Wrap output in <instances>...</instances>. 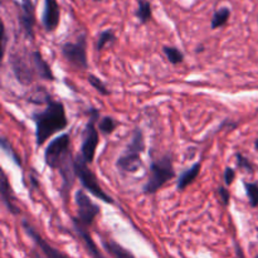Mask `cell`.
<instances>
[{
  "instance_id": "1",
  "label": "cell",
  "mask_w": 258,
  "mask_h": 258,
  "mask_svg": "<svg viewBox=\"0 0 258 258\" xmlns=\"http://www.w3.org/2000/svg\"><path fill=\"white\" fill-rule=\"evenodd\" d=\"M71 140L68 134L58 136L48 144L44 151V160L49 168L55 169L63 178V190L68 191L73 185V179L76 178L75 160H72V154L70 150Z\"/></svg>"
},
{
  "instance_id": "2",
  "label": "cell",
  "mask_w": 258,
  "mask_h": 258,
  "mask_svg": "<svg viewBox=\"0 0 258 258\" xmlns=\"http://www.w3.org/2000/svg\"><path fill=\"white\" fill-rule=\"evenodd\" d=\"M45 108L43 111L32 113V118L35 122V138L37 145L40 146L55 133L64 130L68 125L67 116H66L64 105L62 102L47 98Z\"/></svg>"
},
{
  "instance_id": "3",
  "label": "cell",
  "mask_w": 258,
  "mask_h": 258,
  "mask_svg": "<svg viewBox=\"0 0 258 258\" xmlns=\"http://www.w3.org/2000/svg\"><path fill=\"white\" fill-rule=\"evenodd\" d=\"M145 150V139L144 133L140 127L134 130L131 141L126 146L125 151L118 156L116 161V166L123 173H135L143 165L141 161V154Z\"/></svg>"
},
{
  "instance_id": "4",
  "label": "cell",
  "mask_w": 258,
  "mask_h": 258,
  "mask_svg": "<svg viewBox=\"0 0 258 258\" xmlns=\"http://www.w3.org/2000/svg\"><path fill=\"white\" fill-rule=\"evenodd\" d=\"M175 176L170 155L154 160L150 165V178L144 185V193L154 194Z\"/></svg>"
},
{
  "instance_id": "5",
  "label": "cell",
  "mask_w": 258,
  "mask_h": 258,
  "mask_svg": "<svg viewBox=\"0 0 258 258\" xmlns=\"http://www.w3.org/2000/svg\"><path fill=\"white\" fill-rule=\"evenodd\" d=\"M75 170L76 176L80 179L81 184H82V186L86 190H88L93 197H96V198L100 199V201L105 202V203L113 204V199L102 190L101 185L98 184L97 178H96L95 174L90 170V168H88L87 163H86L85 159L82 158V155L77 156V158L75 159Z\"/></svg>"
},
{
  "instance_id": "6",
  "label": "cell",
  "mask_w": 258,
  "mask_h": 258,
  "mask_svg": "<svg viewBox=\"0 0 258 258\" xmlns=\"http://www.w3.org/2000/svg\"><path fill=\"white\" fill-rule=\"evenodd\" d=\"M75 201L78 208V217L73 218V226L82 227L87 229L93 223L96 217L100 214V207L93 203L83 190H77L75 194Z\"/></svg>"
},
{
  "instance_id": "7",
  "label": "cell",
  "mask_w": 258,
  "mask_h": 258,
  "mask_svg": "<svg viewBox=\"0 0 258 258\" xmlns=\"http://www.w3.org/2000/svg\"><path fill=\"white\" fill-rule=\"evenodd\" d=\"M100 117V113L96 108H92L91 110V118L90 121L86 125L85 131L82 134V146H81V155L85 159L86 163L90 164L92 163L93 159H95L96 149L98 146V141H100V138H98V130L96 128V120H98Z\"/></svg>"
},
{
  "instance_id": "8",
  "label": "cell",
  "mask_w": 258,
  "mask_h": 258,
  "mask_svg": "<svg viewBox=\"0 0 258 258\" xmlns=\"http://www.w3.org/2000/svg\"><path fill=\"white\" fill-rule=\"evenodd\" d=\"M62 54L71 66L77 70H87V52H86V37L81 35L77 42H68L62 45Z\"/></svg>"
},
{
  "instance_id": "9",
  "label": "cell",
  "mask_w": 258,
  "mask_h": 258,
  "mask_svg": "<svg viewBox=\"0 0 258 258\" xmlns=\"http://www.w3.org/2000/svg\"><path fill=\"white\" fill-rule=\"evenodd\" d=\"M10 66H12L14 76L22 85L32 83L34 76L37 75L30 53L29 54H12Z\"/></svg>"
},
{
  "instance_id": "10",
  "label": "cell",
  "mask_w": 258,
  "mask_h": 258,
  "mask_svg": "<svg viewBox=\"0 0 258 258\" xmlns=\"http://www.w3.org/2000/svg\"><path fill=\"white\" fill-rule=\"evenodd\" d=\"M23 228L25 229V232L28 233V236L34 241V243L37 244L38 248L40 249L42 254L45 258H70L67 254H64L63 252H60L59 249H57L55 247H53L52 244L48 243L29 223L27 222H23Z\"/></svg>"
},
{
  "instance_id": "11",
  "label": "cell",
  "mask_w": 258,
  "mask_h": 258,
  "mask_svg": "<svg viewBox=\"0 0 258 258\" xmlns=\"http://www.w3.org/2000/svg\"><path fill=\"white\" fill-rule=\"evenodd\" d=\"M22 12L19 15V23L20 27L25 32V34L29 38L34 37V24H35V17H34V5H33L32 0H22Z\"/></svg>"
},
{
  "instance_id": "12",
  "label": "cell",
  "mask_w": 258,
  "mask_h": 258,
  "mask_svg": "<svg viewBox=\"0 0 258 258\" xmlns=\"http://www.w3.org/2000/svg\"><path fill=\"white\" fill-rule=\"evenodd\" d=\"M45 30L53 32L59 24V7L57 0H44V12L42 17Z\"/></svg>"
},
{
  "instance_id": "13",
  "label": "cell",
  "mask_w": 258,
  "mask_h": 258,
  "mask_svg": "<svg viewBox=\"0 0 258 258\" xmlns=\"http://www.w3.org/2000/svg\"><path fill=\"white\" fill-rule=\"evenodd\" d=\"M30 55H32L33 64H34L35 72L39 76L40 78L47 81H53L54 80V76H53L52 71H50V67L48 66V63L43 59V55L39 50H34V52H30Z\"/></svg>"
},
{
  "instance_id": "14",
  "label": "cell",
  "mask_w": 258,
  "mask_h": 258,
  "mask_svg": "<svg viewBox=\"0 0 258 258\" xmlns=\"http://www.w3.org/2000/svg\"><path fill=\"white\" fill-rule=\"evenodd\" d=\"M0 191H2V201L3 203L7 206L8 211L13 214H19L20 209L13 203V193H12V188H10L9 183H8V178L5 175L4 171H2V185H0Z\"/></svg>"
},
{
  "instance_id": "15",
  "label": "cell",
  "mask_w": 258,
  "mask_h": 258,
  "mask_svg": "<svg viewBox=\"0 0 258 258\" xmlns=\"http://www.w3.org/2000/svg\"><path fill=\"white\" fill-rule=\"evenodd\" d=\"M75 229H76V232L78 233V236L81 237V239H82L83 244H85L86 249H87L88 254H90L91 258H106L102 253H101V251L98 249L97 244L95 243V241H93L92 237L90 236V233L87 232V229L82 228V227H77V226H75Z\"/></svg>"
},
{
  "instance_id": "16",
  "label": "cell",
  "mask_w": 258,
  "mask_h": 258,
  "mask_svg": "<svg viewBox=\"0 0 258 258\" xmlns=\"http://www.w3.org/2000/svg\"><path fill=\"white\" fill-rule=\"evenodd\" d=\"M102 246L112 258H136L128 249L118 244L112 239H102Z\"/></svg>"
},
{
  "instance_id": "17",
  "label": "cell",
  "mask_w": 258,
  "mask_h": 258,
  "mask_svg": "<svg viewBox=\"0 0 258 258\" xmlns=\"http://www.w3.org/2000/svg\"><path fill=\"white\" fill-rule=\"evenodd\" d=\"M201 168H202L201 163H196L194 165H191L188 170H185L184 173H181L180 176H179V179H178V184H176V186H178V190H184L186 186L190 185V184L193 183L197 178H198L199 173H201Z\"/></svg>"
},
{
  "instance_id": "18",
  "label": "cell",
  "mask_w": 258,
  "mask_h": 258,
  "mask_svg": "<svg viewBox=\"0 0 258 258\" xmlns=\"http://www.w3.org/2000/svg\"><path fill=\"white\" fill-rule=\"evenodd\" d=\"M229 17H231V10H229V8L223 7L219 10H217L213 14V18H212V29H217V28L219 27H223V25L228 22Z\"/></svg>"
},
{
  "instance_id": "19",
  "label": "cell",
  "mask_w": 258,
  "mask_h": 258,
  "mask_svg": "<svg viewBox=\"0 0 258 258\" xmlns=\"http://www.w3.org/2000/svg\"><path fill=\"white\" fill-rule=\"evenodd\" d=\"M151 5L148 0H139V9L136 12V15L140 19L143 24L148 23L151 19Z\"/></svg>"
},
{
  "instance_id": "20",
  "label": "cell",
  "mask_w": 258,
  "mask_h": 258,
  "mask_svg": "<svg viewBox=\"0 0 258 258\" xmlns=\"http://www.w3.org/2000/svg\"><path fill=\"white\" fill-rule=\"evenodd\" d=\"M116 126H117V122L115 121V118L110 117V116H105L98 122V131H101L105 135H110L115 131Z\"/></svg>"
},
{
  "instance_id": "21",
  "label": "cell",
  "mask_w": 258,
  "mask_h": 258,
  "mask_svg": "<svg viewBox=\"0 0 258 258\" xmlns=\"http://www.w3.org/2000/svg\"><path fill=\"white\" fill-rule=\"evenodd\" d=\"M163 50L171 64H179V63H181L184 60V54L178 49V48L165 45V47L163 48Z\"/></svg>"
},
{
  "instance_id": "22",
  "label": "cell",
  "mask_w": 258,
  "mask_h": 258,
  "mask_svg": "<svg viewBox=\"0 0 258 258\" xmlns=\"http://www.w3.org/2000/svg\"><path fill=\"white\" fill-rule=\"evenodd\" d=\"M244 188H246V193L249 199V203H251L253 208H256V207H258V184L244 183Z\"/></svg>"
},
{
  "instance_id": "23",
  "label": "cell",
  "mask_w": 258,
  "mask_h": 258,
  "mask_svg": "<svg viewBox=\"0 0 258 258\" xmlns=\"http://www.w3.org/2000/svg\"><path fill=\"white\" fill-rule=\"evenodd\" d=\"M88 82H90V85L92 86L95 90H97L101 95H103V96L110 95V91L107 90V87H106L105 83H103L102 81L97 77V76H95V75L88 76Z\"/></svg>"
},
{
  "instance_id": "24",
  "label": "cell",
  "mask_w": 258,
  "mask_h": 258,
  "mask_svg": "<svg viewBox=\"0 0 258 258\" xmlns=\"http://www.w3.org/2000/svg\"><path fill=\"white\" fill-rule=\"evenodd\" d=\"M115 39V33H113L112 29H107V30H103L102 33L100 34V38L97 40V50L103 49L107 43L112 42Z\"/></svg>"
},
{
  "instance_id": "25",
  "label": "cell",
  "mask_w": 258,
  "mask_h": 258,
  "mask_svg": "<svg viewBox=\"0 0 258 258\" xmlns=\"http://www.w3.org/2000/svg\"><path fill=\"white\" fill-rule=\"evenodd\" d=\"M236 158H237V163H238V165L241 166L242 169H244V170L247 171H253V166L251 165V163H249V160L246 158V156H243L242 154H237Z\"/></svg>"
},
{
  "instance_id": "26",
  "label": "cell",
  "mask_w": 258,
  "mask_h": 258,
  "mask_svg": "<svg viewBox=\"0 0 258 258\" xmlns=\"http://www.w3.org/2000/svg\"><path fill=\"white\" fill-rule=\"evenodd\" d=\"M2 148H3V150L5 151V153L9 154V155L13 156V160H14L15 163L18 164V165H22V161H19V158H18V156L15 155L14 151H13V149L10 148V145H9V144H8L7 139H5V138L2 139Z\"/></svg>"
},
{
  "instance_id": "27",
  "label": "cell",
  "mask_w": 258,
  "mask_h": 258,
  "mask_svg": "<svg viewBox=\"0 0 258 258\" xmlns=\"http://www.w3.org/2000/svg\"><path fill=\"white\" fill-rule=\"evenodd\" d=\"M218 193H219V196H221L222 203H223L224 206H228L229 201H231V193H229L228 189L224 188V186H219Z\"/></svg>"
},
{
  "instance_id": "28",
  "label": "cell",
  "mask_w": 258,
  "mask_h": 258,
  "mask_svg": "<svg viewBox=\"0 0 258 258\" xmlns=\"http://www.w3.org/2000/svg\"><path fill=\"white\" fill-rule=\"evenodd\" d=\"M223 176H224V183H226L227 185H231V184L233 183L234 178H236V170L232 168H226Z\"/></svg>"
},
{
  "instance_id": "29",
  "label": "cell",
  "mask_w": 258,
  "mask_h": 258,
  "mask_svg": "<svg viewBox=\"0 0 258 258\" xmlns=\"http://www.w3.org/2000/svg\"><path fill=\"white\" fill-rule=\"evenodd\" d=\"M7 42H8L7 30H5V28L3 27V54H4L5 49H7Z\"/></svg>"
},
{
  "instance_id": "30",
  "label": "cell",
  "mask_w": 258,
  "mask_h": 258,
  "mask_svg": "<svg viewBox=\"0 0 258 258\" xmlns=\"http://www.w3.org/2000/svg\"><path fill=\"white\" fill-rule=\"evenodd\" d=\"M236 253H237V258H244L243 252H242L241 247H239L238 244H236Z\"/></svg>"
},
{
  "instance_id": "31",
  "label": "cell",
  "mask_w": 258,
  "mask_h": 258,
  "mask_svg": "<svg viewBox=\"0 0 258 258\" xmlns=\"http://www.w3.org/2000/svg\"><path fill=\"white\" fill-rule=\"evenodd\" d=\"M32 257H33V258H45L44 256H40V254L35 253V252H33V253H32Z\"/></svg>"
},
{
  "instance_id": "32",
  "label": "cell",
  "mask_w": 258,
  "mask_h": 258,
  "mask_svg": "<svg viewBox=\"0 0 258 258\" xmlns=\"http://www.w3.org/2000/svg\"><path fill=\"white\" fill-rule=\"evenodd\" d=\"M203 49H204V47H203V45H199V47L197 48V53H201V52H203Z\"/></svg>"
},
{
  "instance_id": "33",
  "label": "cell",
  "mask_w": 258,
  "mask_h": 258,
  "mask_svg": "<svg viewBox=\"0 0 258 258\" xmlns=\"http://www.w3.org/2000/svg\"><path fill=\"white\" fill-rule=\"evenodd\" d=\"M254 148H256V150H258V139L254 141Z\"/></svg>"
},
{
  "instance_id": "34",
  "label": "cell",
  "mask_w": 258,
  "mask_h": 258,
  "mask_svg": "<svg viewBox=\"0 0 258 258\" xmlns=\"http://www.w3.org/2000/svg\"><path fill=\"white\" fill-rule=\"evenodd\" d=\"M183 258H186V257H183Z\"/></svg>"
},
{
  "instance_id": "35",
  "label": "cell",
  "mask_w": 258,
  "mask_h": 258,
  "mask_svg": "<svg viewBox=\"0 0 258 258\" xmlns=\"http://www.w3.org/2000/svg\"><path fill=\"white\" fill-rule=\"evenodd\" d=\"M256 258H258V256H257V257H256Z\"/></svg>"
}]
</instances>
